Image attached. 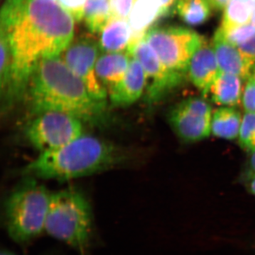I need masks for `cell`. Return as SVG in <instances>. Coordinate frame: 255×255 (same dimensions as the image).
Instances as JSON below:
<instances>
[{
	"label": "cell",
	"mask_w": 255,
	"mask_h": 255,
	"mask_svg": "<svg viewBox=\"0 0 255 255\" xmlns=\"http://www.w3.org/2000/svg\"><path fill=\"white\" fill-rule=\"evenodd\" d=\"M73 17L53 0H28L14 16L1 21V36L7 41L12 58L6 109L24 97L37 64L58 56L70 44Z\"/></svg>",
	"instance_id": "6da1fadb"
},
{
	"label": "cell",
	"mask_w": 255,
	"mask_h": 255,
	"mask_svg": "<svg viewBox=\"0 0 255 255\" xmlns=\"http://www.w3.org/2000/svg\"><path fill=\"white\" fill-rule=\"evenodd\" d=\"M24 97L33 117L60 112L95 125L108 119L107 102L95 99L59 56L47 57L37 64Z\"/></svg>",
	"instance_id": "7a4b0ae2"
},
{
	"label": "cell",
	"mask_w": 255,
	"mask_h": 255,
	"mask_svg": "<svg viewBox=\"0 0 255 255\" xmlns=\"http://www.w3.org/2000/svg\"><path fill=\"white\" fill-rule=\"evenodd\" d=\"M118 159L113 145L83 134L60 148L40 153L23 167L22 174L35 179L70 180L108 168Z\"/></svg>",
	"instance_id": "3957f363"
},
{
	"label": "cell",
	"mask_w": 255,
	"mask_h": 255,
	"mask_svg": "<svg viewBox=\"0 0 255 255\" xmlns=\"http://www.w3.org/2000/svg\"><path fill=\"white\" fill-rule=\"evenodd\" d=\"M51 193L33 177L15 189L4 204L5 226L10 238L28 243L45 231Z\"/></svg>",
	"instance_id": "277c9868"
},
{
	"label": "cell",
	"mask_w": 255,
	"mask_h": 255,
	"mask_svg": "<svg viewBox=\"0 0 255 255\" xmlns=\"http://www.w3.org/2000/svg\"><path fill=\"white\" fill-rule=\"evenodd\" d=\"M92 228L91 206L73 188L51 193L45 231L52 238L76 249L88 246Z\"/></svg>",
	"instance_id": "5b68a950"
},
{
	"label": "cell",
	"mask_w": 255,
	"mask_h": 255,
	"mask_svg": "<svg viewBox=\"0 0 255 255\" xmlns=\"http://www.w3.org/2000/svg\"><path fill=\"white\" fill-rule=\"evenodd\" d=\"M202 36L181 26H157L146 33L144 39L170 71L187 73L191 57L200 45Z\"/></svg>",
	"instance_id": "8992f818"
},
{
	"label": "cell",
	"mask_w": 255,
	"mask_h": 255,
	"mask_svg": "<svg viewBox=\"0 0 255 255\" xmlns=\"http://www.w3.org/2000/svg\"><path fill=\"white\" fill-rule=\"evenodd\" d=\"M33 117L25 135L40 153L60 148L85 134V123L68 114L48 112Z\"/></svg>",
	"instance_id": "52a82bcc"
},
{
	"label": "cell",
	"mask_w": 255,
	"mask_h": 255,
	"mask_svg": "<svg viewBox=\"0 0 255 255\" xmlns=\"http://www.w3.org/2000/svg\"><path fill=\"white\" fill-rule=\"evenodd\" d=\"M100 50V43L95 38L90 35H84L70 42L64 50L63 60L95 99L107 102L108 93L96 73Z\"/></svg>",
	"instance_id": "ba28073f"
},
{
	"label": "cell",
	"mask_w": 255,
	"mask_h": 255,
	"mask_svg": "<svg viewBox=\"0 0 255 255\" xmlns=\"http://www.w3.org/2000/svg\"><path fill=\"white\" fill-rule=\"evenodd\" d=\"M128 53L138 60L145 71L147 103H155L182 81L184 75L174 73L166 68L144 38L135 43Z\"/></svg>",
	"instance_id": "9c48e42d"
},
{
	"label": "cell",
	"mask_w": 255,
	"mask_h": 255,
	"mask_svg": "<svg viewBox=\"0 0 255 255\" xmlns=\"http://www.w3.org/2000/svg\"><path fill=\"white\" fill-rule=\"evenodd\" d=\"M220 69L213 43L202 36L200 45L191 57L187 75L194 87L204 96L209 95L210 88Z\"/></svg>",
	"instance_id": "30bf717a"
},
{
	"label": "cell",
	"mask_w": 255,
	"mask_h": 255,
	"mask_svg": "<svg viewBox=\"0 0 255 255\" xmlns=\"http://www.w3.org/2000/svg\"><path fill=\"white\" fill-rule=\"evenodd\" d=\"M147 79L141 64L131 57L124 78L108 92L111 105L116 107H128L136 102L146 90Z\"/></svg>",
	"instance_id": "8fae6325"
},
{
	"label": "cell",
	"mask_w": 255,
	"mask_h": 255,
	"mask_svg": "<svg viewBox=\"0 0 255 255\" xmlns=\"http://www.w3.org/2000/svg\"><path fill=\"white\" fill-rule=\"evenodd\" d=\"M168 120L174 131L184 141H201L211 135V118L201 117L178 105L171 110Z\"/></svg>",
	"instance_id": "7c38bea8"
},
{
	"label": "cell",
	"mask_w": 255,
	"mask_h": 255,
	"mask_svg": "<svg viewBox=\"0 0 255 255\" xmlns=\"http://www.w3.org/2000/svg\"><path fill=\"white\" fill-rule=\"evenodd\" d=\"M212 43L220 71L237 75L246 82L249 80L254 65L237 47L224 38L219 28L215 33Z\"/></svg>",
	"instance_id": "4fadbf2b"
},
{
	"label": "cell",
	"mask_w": 255,
	"mask_h": 255,
	"mask_svg": "<svg viewBox=\"0 0 255 255\" xmlns=\"http://www.w3.org/2000/svg\"><path fill=\"white\" fill-rule=\"evenodd\" d=\"M164 17H166L165 14L158 0H135L128 18L132 33L128 50L144 38L154 23Z\"/></svg>",
	"instance_id": "5bb4252c"
},
{
	"label": "cell",
	"mask_w": 255,
	"mask_h": 255,
	"mask_svg": "<svg viewBox=\"0 0 255 255\" xmlns=\"http://www.w3.org/2000/svg\"><path fill=\"white\" fill-rule=\"evenodd\" d=\"M131 56L128 52L105 53L101 55L96 64V73L107 93L125 76Z\"/></svg>",
	"instance_id": "9a60e30c"
},
{
	"label": "cell",
	"mask_w": 255,
	"mask_h": 255,
	"mask_svg": "<svg viewBox=\"0 0 255 255\" xmlns=\"http://www.w3.org/2000/svg\"><path fill=\"white\" fill-rule=\"evenodd\" d=\"M243 82L237 75L220 71L209 90L211 101L220 107L239 105L244 90Z\"/></svg>",
	"instance_id": "2e32d148"
},
{
	"label": "cell",
	"mask_w": 255,
	"mask_h": 255,
	"mask_svg": "<svg viewBox=\"0 0 255 255\" xmlns=\"http://www.w3.org/2000/svg\"><path fill=\"white\" fill-rule=\"evenodd\" d=\"M100 50L105 53L128 52L131 44L132 33L127 19L112 18L102 28Z\"/></svg>",
	"instance_id": "e0dca14e"
},
{
	"label": "cell",
	"mask_w": 255,
	"mask_h": 255,
	"mask_svg": "<svg viewBox=\"0 0 255 255\" xmlns=\"http://www.w3.org/2000/svg\"><path fill=\"white\" fill-rule=\"evenodd\" d=\"M243 117L236 107H220L211 117V135L225 140L238 138Z\"/></svg>",
	"instance_id": "ac0fdd59"
},
{
	"label": "cell",
	"mask_w": 255,
	"mask_h": 255,
	"mask_svg": "<svg viewBox=\"0 0 255 255\" xmlns=\"http://www.w3.org/2000/svg\"><path fill=\"white\" fill-rule=\"evenodd\" d=\"M209 0H178L175 12L189 26H199L206 22L212 14Z\"/></svg>",
	"instance_id": "d6986e66"
},
{
	"label": "cell",
	"mask_w": 255,
	"mask_h": 255,
	"mask_svg": "<svg viewBox=\"0 0 255 255\" xmlns=\"http://www.w3.org/2000/svg\"><path fill=\"white\" fill-rule=\"evenodd\" d=\"M255 0H231L223 13L220 28L223 31L251 23Z\"/></svg>",
	"instance_id": "ffe728a7"
},
{
	"label": "cell",
	"mask_w": 255,
	"mask_h": 255,
	"mask_svg": "<svg viewBox=\"0 0 255 255\" xmlns=\"http://www.w3.org/2000/svg\"><path fill=\"white\" fill-rule=\"evenodd\" d=\"M84 18L92 33L102 31L112 18L110 3L107 0H87Z\"/></svg>",
	"instance_id": "44dd1931"
},
{
	"label": "cell",
	"mask_w": 255,
	"mask_h": 255,
	"mask_svg": "<svg viewBox=\"0 0 255 255\" xmlns=\"http://www.w3.org/2000/svg\"><path fill=\"white\" fill-rule=\"evenodd\" d=\"M238 140L245 150L253 152L255 151V114H243Z\"/></svg>",
	"instance_id": "7402d4cb"
},
{
	"label": "cell",
	"mask_w": 255,
	"mask_h": 255,
	"mask_svg": "<svg viewBox=\"0 0 255 255\" xmlns=\"http://www.w3.org/2000/svg\"><path fill=\"white\" fill-rule=\"evenodd\" d=\"M219 28L220 31L222 32L224 38L229 43L236 46L246 41L255 33V26L252 23L236 26L226 31H223L221 28Z\"/></svg>",
	"instance_id": "603a6c76"
},
{
	"label": "cell",
	"mask_w": 255,
	"mask_h": 255,
	"mask_svg": "<svg viewBox=\"0 0 255 255\" xmlns=\"http://www.w3.org/2000/svg\"><path fill=\"white\" fill-rule=\"evenodd\" d=\"M178 105L189 112L199 114L201 117H206V118H211L214 112L209 102H206L204 99L198 98V97H190L182 101Z\"/></svg>",
	"instance_id": "cb8c5ba5"
},
{
	"label": "cell",
	"mask_w": 255,
	"mask_h": 255,
	"mask_svg": "<svg viewBox=\"0 0 255 255\" xmlns=\"http://www.w3.org/2000/svg\"><path fill=\"white\" fill-rule=\"evenodd\" d=\"M135 1V0H110L112 18L127 19Z\"/></svg>",
	"instance_id": "d4e9b609"
},
{
	"label": "cell",
	"mask_w": 255,
	"mask_h": 255,
	"mask_svg": "<svg viewBox=\"0 0 255 255\" xmlns=\"http://www.w3.org/2000/svg\"><path fill=\"white\" fill-rule=\"evenodd\" d=\"M241 105L245 113L255 114V83L251 78L245 84Z\"/></svg>",
	"instance_id": "484cf974"
},
{
	"label": "cell",
	"mask_w": 255,
	"mask_h": 255,
	"mask_svg": "<svg viewBox=\"0 0 255 255\" xmlns=\"http://www.w3.org/2000/svg\"><path fill=\"white\" fill-rule=\"evenodd\" d=\"M58 1L77 21H80L83 18L87 0H58Z\"/></svg>",
	"instance_id": "4316f807"
},
{
	"label": "cell",
	"mask_w": 255,
	"mask_h": 255,
	"mask_svg": "<svg viewBox=\"0 0 255 255\" xmlns=\"http://www.w3.org/2000/svg\"><path fill=\"white\" fill-rule=\"evenodd\" d=\"M237 48L245 58L249 60L253 65H255V33L251 38L238 45Z\"/></svg>",
	"instance_id": "83f0119b"
},
{
	"label": "cell",
	"mask_w": 255,
	"mask_h": 255,
	"mask_svg": "<svg viewBox=\"0 0 255 255\" xmlns=\"http://www.w3.org/2000/svg\"><path fill=\"white\" fill-rule=\"evenodd\" d=\"M166 16L175 12V6L178 0H158Z\"/></svg>",
	"instance_id": "f1b7e54d"
},
{
	"label": "cell",
	"mask_w": 255,
	"mask_h": 255,
	"mask_svg": "<svg viewBox=\"0 0 255 255\" xmlns=\"http://www.w3.org/2000/svg\"><path fill=\"white\" fill-rule=\"evenodd\" d=\"M213 9L221 11L225 9L231 0H209Z\"/></svg>",
	"instance_id": "f546056e"
},
{
	"label": "cell",
	"mask_w": 255,
	"mask_h": 255,
	"mask_svg": "<svg viewBox=\"0 0 255 255\" xmlns=\"http://www.w3.org/2000/svg\"><path fill=\"white\" fill-rule=\"evenodd\" d=\"M250 177L255 175V151L251 152L249 160Z\"/></svg>",
	"instance_id": "4dcf8cb0"
},
{
	"label": "cell",
	"mask_w": 255,
	"mask_h": 255,
	"mask_svg": "<svg viewBox=\"0 0 255 255\" xmlns=\"http://www.w3.org/2000/svg\"><path fill=\"white\" fill-rule=\"evenodd\" d=\"M248 189L251 194L255 196V175L251 176L248 183Z\"/></svg>",
	"instance_id": "1f68e13d"
},
{
	"label": "cell",
	"mask_w": 255,
	"mask_h": 255,
	"mask_svg": "<svg viewBox=\"0 0 255 255\" xmlns=\"http://www.w3.org/2000/svg\"><path fill=\"white\" fill-rule=\"evenodd\" d=\"M17 255L16 254H14V253H12V252H10L9 251H7V250H4V251H2L1 252V255Z\"/></svg>",
	"instance_id": "d6a6232c"
},
{
	"label": "cell",
	"mask_w": 255,
	"mask_h": 255,
	"mask_svg": "<svg viewBox=\"0 0 255 255\" xmlns=\"http://www.w3.org/2000/svg\"><path fill=\"white\" fill-rule=\"evenodd\" d=\"M255 83V65L253 67V71H252L251 77L250 78Z\"/></svg>",
	"instance_id": "836d02e7"
},
{
	"label": "cell",
	"mask_w": 255,
	"mask_h": 255,
	"mask_svg": "<svg viewBox=\"0 0 255 255\" xmlns=\"http://www.w3.org/2000/svg\"><path fill=\"white\" fill-rule=\"evenodd\" d=\"M251 23H252V24L255 25V8L254 11H253V15H252Z\"/></svg>",
	"instance_id": "e575fe53"
}]
</instances>
